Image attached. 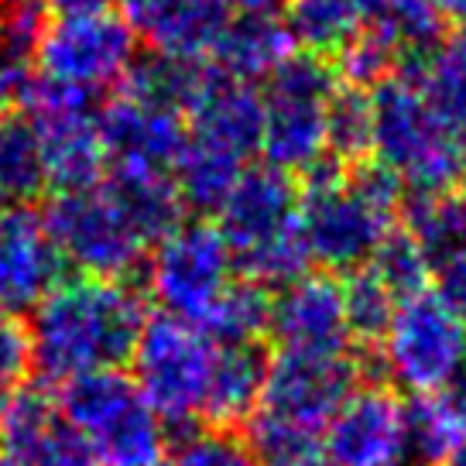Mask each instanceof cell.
Listing matches in <instances>:
<instances>
[{
    "mask_svg": "<svg viewBox=\"0 0 466 466\" xmlns=\"http://www.w3.org/2000/svg\"><path fill=\"white\" fill-rule=\"evenodd\" d=\"M0 466H15V463H7V460H4V463H0Z\"/></svg>",
    "mask_w": 466,
    "mask_h": 466,
    "instance_id": "44",
    "label": "cell"
},
{
    "mask_svg": "<svg viewBox=\"0 0 466 466\" xmlns=\"http://www.w3.org/2000/svg\"><path fill=\"white\" fill-rule=\"evenodd\" d=\"M364 17L353 0H289L285 28L306 56H336L360 31Z\"/></svg>",
    "mask_w": 466,
    "mask_h": 466,
    "instance_id": "29",
    "label": "cell"
},
{
    "mask_svg": "<svg viewBox=\"0 0 466 466\" xmlns=\"http://www.w3.org/2000/svg\"><path fill=\"white\" fill-rule=\"evenodd\" d=\"M439 7V15L442 17H452V21H460V28L466 25V0H432Z\"/></svg>",
    "mask_w": 466,
    "mask_h": 466,
    "instance_id": "41",
    "label": "cell"
},
{
    "mask_svg": "<svg viewBox=\"0 0 466 466\" xmlns=\"http://www.w3.org/2000/svg\"><path fill=\"white\" fill-rule=\"evenodd\" d=\"M326 466H405V405L364 384L339 405L319 439Z\"/></svg>",
    "mask_w": 466,
    "mask_h": 466,
    "instance_id": "15",
    "label": "cell"
},
{
    "mask_svg": "<svg viewBox=\"0 0 466 466\" xmlns=\"http://www.w3.org/2000/svg\"><path fill=\"white\" fill-rule=\"evenodd\" d=\"M446 466H466V439L456 446V452L450 456V463H446Z\"/></svg>",
    "mask_w": 466,
    "mask_h": 466,
    "instance_id": "43",
    "label": "cell"
},
{
    "mask_svg": "<svg viewBox=\"0 0 466 466\" xmlns=\"http://www.w3.org/2000/svg\"><path fill=\"white\" fill-rule=\"evenodd\" d=\"M219 347L186 319L151 316L134 350V384L168 429L203 419Z\"/></svg>",
    "mask_w": 466,
    "mask_h": 466,
    "instance_id": "7",
    "label": "cell"
},
{
    "mask_svg": "<svg viewBox=\"0 0 466 466\" xmlns=\"http://www.w3.org/2000/svg\"><path fill=\"white\" fill-rule=\"evenodd\" d=\"M394 306L398 299L367 268L350 271V278L343 281V309H347V329L353 339L380 343L391 326Z\"/></svg>",
    "mask_w": 466,
    "mask_h": 466,
    "instance_id": "34",
    "label": "cell"
},
{
    "mask_svg": "<svg viewBox=\"0 0 466 466\" xmlns=\"http://www.w3.org/2000/svg\"><path fill=\"white\" fill-rule=\"evenodd\" d=\"M114 0H45L52 17H83V15H103L110 11Z\"/></svg>",
    "mask_w": 466,
    "mask_h": 466,
    "instance_id": "39",
    "label": "cell"
},
{
    "mask_svg": "<svg viewBox=\"0 0 466 466\" xmlns=\"http://www.w3.org/2000/svg\"><path fill=\"white\" fill-rule=\"evenodd\" d=\"M466 439V374L405 405V466H446Z\"/></svg>",
    "mask_w": 466,
    "mask_h": 466,
    "instance_id": "23",
    "label": "cell"
},
{
    "mask_svg": "<svg viewBox=\"0 0 466 466\" xmlns=\"http://www.w3.org/2000/svg\"><path fill=\"white\" fill-rule=\"evenodd\" d=\"M398 66H401V42L378 25H360V31L336 52L333 76L343 79L347 89L367 93L388 83L398 73Z\"/></svg>",
    "mask_w": 466,
    "mask_h": 466,
    "instance_id": "30",
    "label": "cell"
},
{
    "mask_svg": "<svg viewBox=\"0 0 466 466\" xmlns=\"http://www.w3.org/2000/svg\"><path fill=\"white\" fill-rule=\"evenodd\" d=\"M21 103L38 134L45 178L58 192L96 186L106 155L100 137V114L93 110V93L58 86L52 79H31Z\"/></svg>",
    "mask_w": 466,
    "mask_h": 466,
    "instance_id": "11",
    "label": "cell"
},
{
    "mask_svg": "<svg viewBox=\"0 0 466 466\" xmlns=\"http://www.w3.org/2000/svg\"><path fill=\"white\" fill-rule=\"evenodd\" d=\"M408 233L436 278V295L466 319V189L419 196L408 206Z\"/></svg>",
    "mask_w": 466,
    "mask_h": 466,
    "instance_id": "20",
    "label": "cell"
},
{
    "mask_svg": "<svg viewBox=\"0 0 466 466\" xmlns=\"http://www.w3.org/2000/svg\"><path fill=\"white\" fill-rule=\"evenodd\" d=\"M336 96L333 66L316 56H291L261 96V151L278 172H312L329 151V103Z\"/></svg>",
    "mask_w": 466,
    "mask_h": 466,
    "instance_id": "6",
    "label": "cell"
},
{
    "mask_svg": "<svg viewBox=\"0 0 466 466\" xmlns=\"http://www.w3.org/2000/svg\"><path fill=\"white\" fill-rule=\"evenodd\" d=\"M278 350L291 353H347V309L343 281L333 275H302L278 289L271 299V322Z\"/></svg>",
    "mask_w": 466,
    "mask_h": 466,
    "instance_id": "17",
    "label": "cell"
},
{
    "mask_svg": "<svg viewBox=\"0 0 466 466\" xmlns=\"http://www.w3.org/2000/svg\"><path fill=\"white\" fill-rule=\"evenodd\" d=\"M233 268L261 289H285L306 275L309 250L299 223V189L271 165L244 168L217 209Z\"/></svg>",
    "mask_w": 466,
    "mask_h": 466,
    "instance_id": "3",
    "label": "cell"
},
{
    "mask_svg": "<svg viewBox=\"0 0 466 466\" xmlns=\"http://www.w3.org/2000/svg\"><path fill=\"white\" fill-rule=\"evenodd\" d=\"M42 219L62 261L79 268L83 278L124 281L145 261L147 240L137 233L110 186L96 182L86 189L56 192Z\"/></svg>",
    "mask_w": 466,
    "mask_h": 466,
    "instance_id": "9",
    "label": "cell"
},
{
    "mask_svg": "<svg viewBox=\"0 0 466 466\" xmlns=\"http://www.w3.org/2000/svg\"><path fill=\"white\" fill-rule=\"evenodd\" d=\"M134 38L168 58H206L230 25L223 0H120Z\"/></svg>",
    "mask_w": 466,
    "mask_h": 466,
    "instance_id": "19",
    "label": "cell"
},
{
    "mask_svg": "<svg viewBox=\"0 0 466 466\" xmlns=\"http://www.w3.org/2000/svg\"><path fill=\"white\" fill-rule=\"evenodd\" d=\"M0 463H4V456H0Z\"/></svg>",
    "mask_w": 466,
    "mask_h": 466,
    "instance_id": "45",
    "label": "cell"
},
{
    "mask_svg": "<svg viewBox=\"0 0 466 466\" xmlns=\"http://www.w3.org/2000/svg\"><path fill=\"white\" fill-rule=\"evenodd\" d=\"M233 254L219 227L206 219H192L175 227L151 258L147 285L165 306V316L203 326L219 299L233 285Z\"/></svg>",
    "mask_w": 466,
    "mask_h": 466,
    "instance_id": "12",
    "label": "cell"
},
{
    "mask_svg": "<svg viewBox=\"0 0 466 466\" xmlns=\"http://www.w3.org/2000/svg\"><path fill=\"white\" fill-rule=\"evenodd\" d=\"M360 388V367L347 353H291L268 360L261 405L254 419L319 442L339 405Z\"/></svg>",
    "mask_w": 466,
    "mask_h": 466,
    "instance_id": "10",
    "label": "cell"
},
{
    "mask_svg": "<svg viewBox=\"0 0 466 466\" xmlns=\"http://www.w3.org/2000/svg\"><path fill=\"white\" fill-rule=\"evenodd\" d=\"M145 322V302L127 281H62L31 309V364L56 384L120 370L134 360Z\"/></svg>",
    "mask_w": 466,
    "mask_h": 466,
    "instance_id": "1",
    "label": "cell"
},
{
    "mask_svg": "<svg viewBox=\"0 0 466 466\" xmlns=\"http://www.w3.org/2000/svg\"><path fill=\"white\" fill-rule=\"evenodd\" d=\"M240 175H244V161L240 158L189 137L178 161H175L172 178L182 203H189L192 209H203V213H217Z\"/></svg>",
    "mask_w": 466,
    "mask_h": 466,
    "instance_id": "25",
    "label": "cell"
},
{
    "mask_svg": "<svg viewBox=\"0 0 466 466\" xmlns=\"http://www.w3.org/2000/svg\"><path fill=\"white\" fill-rule=\"evenodd\" d=\"M168 466H261V463H258V456L250 452V446L244 439L213 429V432H199V436L186 439Z\"/></svg>",
    "mask_w": 466,
    "mask_h": 466,
    "instance_id": "37",
    "label": "cell"
},
{
    "mask_svg": "<svg viewBox=\"0 0 466 466\" xmlns=\"http://www.w3.org/2000/svg\"><path fill=\"white\" fill-rule=\"evenodd\" d=\"M285 21L275 15H240L230 17L227 31L219 35L213 56V69L237 83L271 79L295 52Z\"/></svg>",
    "mask_w": 466,
    "mask_h": 466,
    "instance_id": "22",
    "label": "cell"
},
{
    "mask_svg": "<svg viewBox=\"0 0 466 466\" xmlns=\"http://www.w3.org/2000/svg\"><path fill=\"white\" fill-rule=\"evenodd\" d=\"M45 0H4L0 4V66L11 73L31 76V58L48 28Z\"/></svg>",
    "mask_w": 466,
    "mask_h": 466,
    "instance_id": "32",
    "label": "cell"
},
{
    "mask_svg": "<svg viewBox=\"0 0 466 466\" xmlns=\"http://www.w3.org/2000/svg\"><path fill=\"white\" fill-rule=\"evenodd\" d=\"M137 38L114 11L83 17H52L38 45L42 79L93 93L120 83L134 66Z\"/></svg>",
    "mask_w": 466,
    "mask_h": 466,
    "instance_id": "13",
    "label": "cell"
},
{
    "mask_svg": "<svg viewBox=\"0 0 466 466\" xmlns=\"http://www.w3.org/2000/svg\"><path fill=\"white\" fill-rule=\"evenodd\" d=\"M66 261L56 250L42 213L0 206V309H35L62 285Z\"/></svg>",
    "mask_w": 466,
    "mask_h": 466,
    "instance_id": "18",
    "label": "cell"
},
{
    "mask_svg": "<svg viewBox=\"0 0 466 466\" xmlns=\"http://www.w3.org/2000/svg\"><path fill=\"white\" fill-rule=\"evenodd\" d=\"M364 25L391 31L401 45L439 42L442 15L432 0H353Z\"/></svg>",
    "mask_w": 466,
    "mask_h": 466,
    "instance_id": "36",
    "label": "cell"
},
{
    "mask_svg": "<svg viewBox=\"0 0 466 466\" xmlns=\"http://www.w3.org/2000/svg\"><path fill=\"white\" fill-rule=\"evenodd\" d=\"M380 370L415 398L450 388L466 374V319L429 289L401 299L380 339Z\"/></svg>",
    "mask_w": 466,
    "mask_h": 466,
    "instance_id": "8",
    "label": "cell"
},
{
    "mask_svg": "<svg viewBox=\"0 0 466 466\" xmlns=\"http://www.w3.org/2000/svg\"><path fill=\"white\" fill-rule=\"evenodd\" d=\"M411 76L439 114L456 131L466 134V25L432 42L429 56L419 62V69Z\"/></svg>",
    "mask_w": 466,
    "mask_h": 466,
    "instance_id": "26",
    "label": "cell"
},
{
    "mask_svg": "<svg viewBox=\"0 0 466 466\" xmlns=\"http://www.w3.org/2000/svg\"><path fill=\"white\" fill-rule=\"evenodd\" d=\"M227 7H237L240 15H275L278 4H285V0H223Z\"/></svg>",
    "mask_w": 466,
    "mask_h": 466,
    "instance_id": "40",
    "label": "cell"
},
{
    "mask_svg": "<svg viewBox=\"0 0 466 466\" xmlns=\"http://www.w3.org/2000/svg\"><path fill=\"white\" fill-rule=\"evenodd\" d=\"M131 217L137 233L151 240H165L175 227H182V196L168 175H114L106 182Z\"/></svg>",
    "mask_w": 466,
    "mask_h": 466,
    "instance_id": "27",
    "label": "cell"
},
{
    "mask_svg": "<svg viewBox=\"0 0 466 466\" xmlns=\"http://www.w3.org/2000/svg\"><path fill=\"white\" fill-rule=\"evenodd\" d=\"M0 452L15 466H100L56 398L31 384L0 401Z\"/></svg>",
    "mask_w": 466,
    "mask_h": 466,
    "instance_id": "16",
    "label": "cell"
},
{
    "mask_svg": "<svg viewBox=\"0 0 466 466\" xmlns=\"http://www.w3.org/2000/svg\"><path fill=\"white\" fill-rule=\"evenodd\" d=\"M370 147H374L370 96L360 89H336L329 103V155L343 165H360Z\"/></svg>",
    "mask_w": 466,
    "mask_h": 466,
    "instance_id": "33",
    "label": "cell"
},
{
    "mask_svg": "<svg viewBox=\"0 0 466 466\" xmlns=\"http://www.w3.org/2000/svg\"><path fill=\"white\" fill-rule=\"evenodd\" d=\"M0 312H4V309H0Z\"/></svg>",
    "mask_w": 466,
    "mask_h": 466,
    "instance_id": "46",
    "label": "cell"
},
{
    "mask_svg": "<svg viewBox=\"0 0 466 466\" xmlns=\"http://www.w3.org/2000/svg\"><path fill=\"white\" fill-rule=\"evenodd\" d=\"M58 408L100 466H165V425L124 370L62 384Z\"/></svg>",
    "mask_w": 466,
    "mask_h": 466,
    "instance_id": "5",
    "label": "cell"
},
{
    "mask_svg": "<svg viewBox=\"0 0 466 466\" xmlns=\"http://www.w3.org/2000/svg\"><path fill=\"white\" fill-rule=\"evenodd\" d=\"M189 116V137L227 151L233 158L248 161L261 147V127H264V106L261 93L248 83L227 79L213 69L203 93L192 100L186 110Z\"/></svg>",
    "mask_w": 466,
    "mask_h": 466,
    "instance_id": "21",
    "label": "cell"
},
{
    "mask_svg": "<svg viewBox=\"0 0 466 466\" xmlns=\"http://www.w3.org/2000/svg\"><path fill=\"white\" fill-rule=\"evenodd\" d=\"M378 165L419 196H442L466 182V134L429 103L415 76L398 73L370 93Z\"/></svg>",
    "mask_w": 466,
    "mask_h": 466,
    "instance_id": "4",
    "label": "cell"
},
{
    "mask_svg": "<svg viewBox=\"0 0 466 466\" xmlns=\"http://www.w3.org/2000/svg\"><path fill=\"white\" fill-rule=\"evenodd\" d=\"M268 353L258 343L219 347L209 394H206L203 419L219 432H230L237 425H248L261 405L264 378H268Z\"/></svg>",
    "mask_w": 466,
    "mask_h": 466,
    "instance_id": "24",
    "label": "cell"
},
{
    "mask_svg": "<svg viewBox=\"0 0 466 466\" xmlns=\"http://www.w3.org/2000/svg\"><path fill=\"white\" fill-rule=\"evenodd\" d=\"M48 186L42 147L28 116H0V206H25Z\"/></svg>",
    "mask_w": 466,
    "mask_h": 466,
    "instance_id": "28",
    "label": "cell"
},
{
    "mask_svg": "<svg viewBox=\"0 0 466 466\" xmlns=\"http://www.w3.org/2000/svg\"><path fill=\"white\" fill-rule=\"evenodd\" d=\"M31 367L28 329L17 322L0 319V401L11 398L17 388H25V374Z\"/></svg>",
    "mask_w": 466,
    "mask_h": 466,
    "instance_id": "38",
    "label": "cell"
},
{
    "mask_svg": "<svg viewBox=\"0 0 466 466\" xmlns=\"http://www.w3.org/2000/svg\"><path fill=\"white\" fill-rule=\"evenodd\" d=\"M271 466H326L319 452H312V456H299V460H289V463H271Z\"/></svg>",
    "mask_w": 466,
    "mask_h": 466,
    "instance_id": "42",
    "label": "cell"
},
{
    "mask_svg": "<svg viewBox=\"0 0 466 466\" xmlns=\"http://www.w3.org/2000/svg\"><path fill=\"white\" fill-rule=\"evenodd\" d=\"M271 322V295L254 281H233L230 291L219 299L209 319L199 326L217 347H240L258 343V336Z\"/></svg>",
    "mask_w": 466,
    "mask_h": 466,
    "instance_id": "31",
    "label": "cell"
},
{
    "mask_svg": "<svg viewBox=\"0 0 466 466\" xmlns=\"http://www.w3.org/2000/svg\"><path fill=\"white\" fill-rule=\"evenodd\" d=\"M367 271L378 278L384 289L391 291L394 299L401 302L408 295L425 291L429 281V264L419 248V240L408 230H391L384 237V244L374 250V258L367 264Z\"/></svg>",
    "mask_w": 466,
    "mask_h": 466,
    "instance_id": "35",
    "label": "cell"
},
{
    "mask_svg": "<svg viewBox=\"0 0 466 466\" xmlns=\"http://www.w3.org/2000/svg\"><path fill=\"white\" fill-rule=\"evenodd\" d=\"M401 182L378 161L322 158L299 189V223L309 261L329 271H360L394 230Z\"/></svg>",
    "mask_w": 466,
    "mask_h": 466,
    "instance_id": "2",
    "label": "cell"
},
{
    "mask_svg": "<svg viewBox=\"0 0 466 466\" xmlns=\"http://www.w3.org/2000/svg\"><path fill=\"white\" fill-rule=\"evenodd\" d=\"M103 155L114 175H168L189 141L182 110L145 100L131 89H116V96L100 110Z\"/></svg>",
    "mask_w": 466,
    "mask_h": 466,
    "instance_id": "14",
    "label": "cell"
}]
</instances>
